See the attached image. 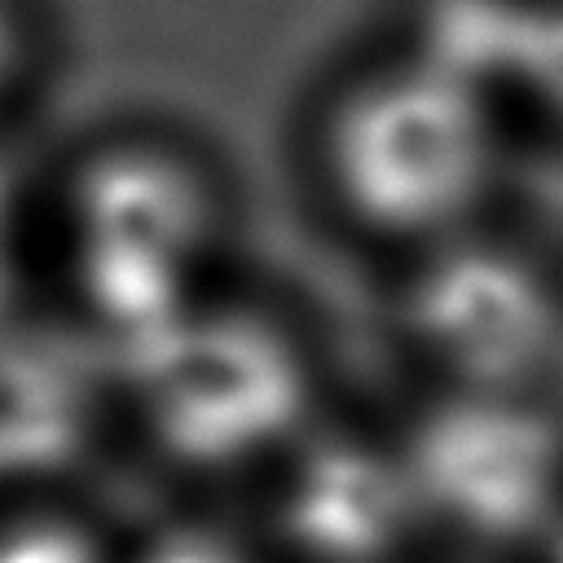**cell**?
<instances>
[{
  "label": "cell",
  "mask_w": 563,
  "mask_h": 563,
  "mask_svg": "<svg viewBox=\"0 0 563 563\" xmlns=\"http://www.w3.org/2000/svg\"><path fill=\"white\" fill-rule=\"evenodd\" d=\"M35 295L114 361L246 277L233 167L185 123L123 114L35 158Z\"/></svg>",
  "instance_id": "1"
},
{
  "label": "cell",
  "mask_w": 563,
  "mask_h": 563,
  "mask_svg": "<svg viewBox=\"0 0 563 563\" xmlns=\"http://www.w3.org/2000/svg\"><path fill=\"white\" fill-rule=\"evenodd\" d=\"M290 172L308 220L339 251L409 264L462 238L488 189L484 88L405 40L347 53L295 110Z\"/></svg>",
  "instance_id": "2"
},
{
  "label": "cell",
  "mask_w": 563,
  "mask_h": 563,
  "mask_svg": "<svg viewBox=\"0 0 563 563\" xmlns=\"http://www.w3.org/2000/svg\"><path fill=\"white\" fill-rule=\"evenodd\" d=\"M330 352L312 308L255 273L114 361V431L176 475L273 471L321 418Z\"/></svg>",
  "instance_id": "3"
},
{
  "label": "cell",
  "mask_w": 563,
  "mask_h": 563,
  "mask_svg": "<svg viewBox=\"0 0 563 563\" xmlns=\"http://www.w3.org/2000/svg\"><path fill=\"white\" fill-rule=\"evenodd\" d=\"M387 330L405 356L440 365L449 391L501 396L550 352L554 308L515 255L462 233L400 264Z\"/></svg>",
  "instance_id": "4"
},
{
  "label": "cell",
  "mask_w": 563,
  "mask_h": 563,
  "mask_svg": "<svg viewBox=\"0 0 563 563\" xmlns=\"http://www.w3.org/2000/svg\"><path fill=\"white\" fill-rule=\"evenodd\" d=\"M114 435V356L53 308L35 303L0 325V488L44 484Z\"/></svg>",
  "instance_id": "5"
},
{
  "label": "cell",
  "mask_w": 563,
  "mask_h": 563,
  "mask_svg": "<svg viewBox=\"0 0 563 563\" xmlns=\"http://www.w3.org/2000/svg\"><path fill=\"white\" fill-rule=\"evenodd\" d=\"M273 515L317 563H369L418 506L396 435L325 413L273 471Z\"/></svg>",
  "instance_id": "6"
},
{
  "label": "cell",
  "mask_w": 563,
  "mask_h": 563,
  "mask_svg": "<svg viewBox=\"0 0 563 563\" xmlns=\"http://www.w3.org/2000/svg\"><path fill=\"white\" fill-rule=\"evenodd\" d=\"M70 62L57 0H0V154H26Z\"/></svg>",
  "instance_id": "7"
},
{
  "label": "cell",
  "mask_w": 563,
  "mask_h": 563,
  "mask_svg": "<svg viewBox=\"0 0 563 563\" xmlns=\"http://www.w3.org/2000/svg\"><path fill=\"white\" fill-rule=\"evenodd\" d=\"M110 537L53 493L0 506V563H119Z\"/></svg>",
  "instance_id": "8"
},
{
  "label": "cell",
  "mask_w": 563,
  "mask_h": 563,
  "mask_svg": "<svg viewBox=\"0 0 563 563\" xmlns=\"http://www.w3.org/2000/svg\"><path fill=\"white\" fill-rule=\"evenodd\" d=\"M35 158L0 154V325L35 308Z\"/></svg>",
  "instance_id": "9"
},
{
  "label": "cell",
  "mask_w": 563,
  "mask_h": 563,
  "mask_svg": "<svg viewBox=\"0 0 563 563\" xmlns=\"http://www.w3.org/2000/svg\"><path fill=\"white\" fill-rule=\"evenodd\" d=\"M119 563H255L251 545L216 519H172L136 541Z\"/></svg>",
  "instance_id": "10"
},
{
  "label": "cell",
  "mask_w": 563,
  "mask_h": 563,
  "mask_svg": "<svg viewBox=\"0 0 563 563\" xmlns=\"http://www.w3.org/2000/svg\"><path fill=\"white\" fill-rule=\"evenodd\" d=\"M510 70L563 110V9H523Z\"/></svg>",
  "instance_id": "11"
}]
</instances>
